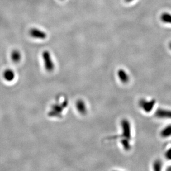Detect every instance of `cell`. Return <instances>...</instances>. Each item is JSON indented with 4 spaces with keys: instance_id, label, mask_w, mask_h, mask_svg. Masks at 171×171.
I'll use <instances>...</instances> for the list:
<instances>
[{
    "instance_id": "4fadbf2b",
    "label": "cell",
    "mask_w": 171,
    "mask_h": 171,
    "mask_svg": "<svg viewBox=\"0 0 171 171\" xmlns=\"http://www.w3.org/2000/svg\"><path fill=\"white\" fill-rule=\"evenodd\" d=\"M165 156L167 159L169 160H171V148L169 149L165 153Z\"/></svg>"
},
{
    "instance_id": "5b68a950",
    "label": "cell",
    "mask_w": 171,
    "mask_h": 171,
    "mask_svg": "<svg viewBox=\"0 0 171 171\" xmlns=\"http://www.w3.org/2000/svg\"><path fill=\"white\" fill-rule=\"evenodd\" d=\"M156 116L160 119H171V110L159 109L156 112Z\"/></svg>"
},
{
    "instance_id": "6da1fadb",
    "label": "cell",
    "mask_w": 171,
    "mask_h": 171,
    "mask_svg": "<svg viewBox=\"0 0 171 171\" xmlns=\"http://www.w3.org/2000/svg\"><path fill=\"white\" fill-rule=\"evenodd\" d=\"M42 58L45 70L48 72H52L55 69V64L50 52L48 50H45L43 52Z\"/></svg>"
},
{
    "instance_id": "7a4b0ae2",
    "label": "cell",
    "mask_w": 171,
    "mask_h": 171,
    "mask_svg": "<svg viewBox=\"0 0 171 171\" xmlns=\"http://www.w3.org/2000/svg\"><path fill=\"white\" fill-rule=\"evenodd\" d=\"M121 127L122 133L119 137L130 140L131 137V129L130 122L125 119L121 121Z\"/></svg>"
},
{
    "instance_id": "3957f363",
    "label": "cell",
    "mask_w": 171,
    "mask_h": 171,
    "mask_svg": "<svg viewBox=\"0 0 171 171\" xmlns=\"http://www.w3.org/2000/svg\"><path fill=\"white\" fill-rule=\"evenodd\" d=\"M156 102L154 100H147L142 99L139 102V105L143 110L146 112H151L155 105Z\"/></svg>"
},
{
    "instance_id": "30bf717a",
    "label": "cell",
    "mask_w": 171,
    "mask_h": 171,
    "mask_svg": "<svg viewBox=\"0 0 171 171\" xmlns=\"http://www.w3.org/2000/svg\"><path fill=\"white\" fill-rule=\"evenodd\" d=\"M161 135L162 137L167 138L171 136V125L165 127L161 132Z\"/></svg>"
},
{
    "instance_id": "5bb4252c",
    "label": "cell",
    "mask_w": 171,
    "mask_h": 171,
    "mask_svg": "<svg viewBox=\"0 0 171 171\" xmlns=\"http://www.w3.org/2000/svg\"><path fill=\"white\" fill-rule=\"evenodd\" d=\"M133 1H134V0H125V1L127 3L131 2Z\"/></svg>"
},
{
    "instance_id": "ba28073f",
    "label": "cell",
    "mask_w": 171,
    "mask_h": 171,
    "mask_svg": "<svg viewBox=\"0 0 171 171\" xmlns=\"http://www.w3.org/2000/svg\"><path fill=\"white\" fill-rule=\"evenodd\" d=\"M117 75L119 77V79L124 83H126L129 82V76L127 74L126 72H125L124 70H119L117 72Z\"/></svg>"
},
{
    "instance_id": "9c48e42d",
    "label": "cell",
    "mask_w": 171,
    "mask_h": 171,
    "mask_svg": "<svg viewBox=\"0 0 171 171\" xmlns=\"http://www.w3.org/2000/svg\"><path fill=\"white\" fill-rule=\"evenodd\" d=\"M11 58L14 63H18L21 59V55L19 50H13L11 53Z\"/></svg>"
},
{
    "instance_id": "52a82bcc",
    "label": "cell",
    "mask_w": 171,
    "mask_h": 171,
    "mask_svg": "<svg viewBox=\"0 0 171 171\" xmlns=\"http://www.w3.org/2000/svg\"><path fill=\"white\" fill-rule=\"evenodd\" d=\"M3 77L4 79L7 82H12L15 79V72L10 69L5 70L3 73Z\"/></svg>"
},
{
    "instance_id": "8fae6325",
    "label": "cell",
    "mask_w": 171,
    "mask_h": 171,
    "mask_svg": "<svg viewBox=\"0 0 171 171\" xmlns=\"http://www.w3.org/2000/svg\"><path fill=\"white\" fill-rule=\"evenodd\" d=\"M161 20L162 22L171 25V14L164 12L161 16Z\"/></svg>"
},
{
    "instance_id": "7c38bea8",
    "label": "cell",
    "mask_w": 171,
    "mask_h": 171,
    "mask_svg": "<svg viewBox=\"0 0 171 171\" xmlns=\"http://www.w3.org/2000/svg\"><path fill=\"white\" fill-rule=\"evenodd\" d=\"M162 163L159 161H156L154 162V169L156 171H159L161 169Z\"/></svg>"
},
{
    "instance_id": "e0dca14e",
    "label": "cell",
    "mask_w": 171,
    "mask_h": 171,
    "mask_svg": "<svg viewBox=\"0 0 171 171\" xmlns=\"http://www.w3.org/2000/svg\"><path fill=\"white\" fill-rule=\"evenodd\" d=\"M61 1H63V0H61Z\"/></svg>"
},
{
    "instance_id": "2e32d148",
    "label": "cell",
    "mask_w": 171,
    "mask_h": 171,
    "mask_svg": "<svg viewBox=\"0 0 171 171\" xmlns=\"http://www.w3.org/2000/svg\"><path fill=\"white\" fill-rule=\"evenodd\" d=\"M169 170H170V171H171V166L169 167Z\"/></svg>"
},
{
    "instance_id": "9a60e30c",
    "label": "cell",
    "mask_w": 171,
    "mask_h": 171,
    "mask_svg": "<svg viewBox=\"0 0 171 171\" xmlns=\"http://www.w3.org/2000/svg\"><path fill=\"white\" fill-rule=\"evenodd\" d=\"M169 47L170 49L171 50V42L169 43Z\"/></svg>"
},
{
    "instance_id": "277c9868",
    "label": "cell",
    "mask_w": 171,
    "mask_h": 171,
    "mask_svg": "<svg viewBox=\"0 0 171 171\" xmlns=\"http://www.w3.org/2000/svg\"><path fill=\"white\" fill-rule=\"evenodd\" d=\"M29 34L32 37L40 40H45L47 37L46 33L36 28H32L29 31Z\"/></svg>"
},
{
    "instance_id": "8992f818",
    "label": "cell",
    "mask_w": 171,
    "mask_h": 171,
    "mask_svg": "<svg viewBox=\"0 0 171 171\" xmlns=\"http://www.w3.org/2000/svg\"><path fill=\"white\" fill-rule=\"evenodd\" d=\"M76 107L80 114L84 115L87 113V106L83 100H78L76 103Z\"/></svg>"
}]
</instances>
